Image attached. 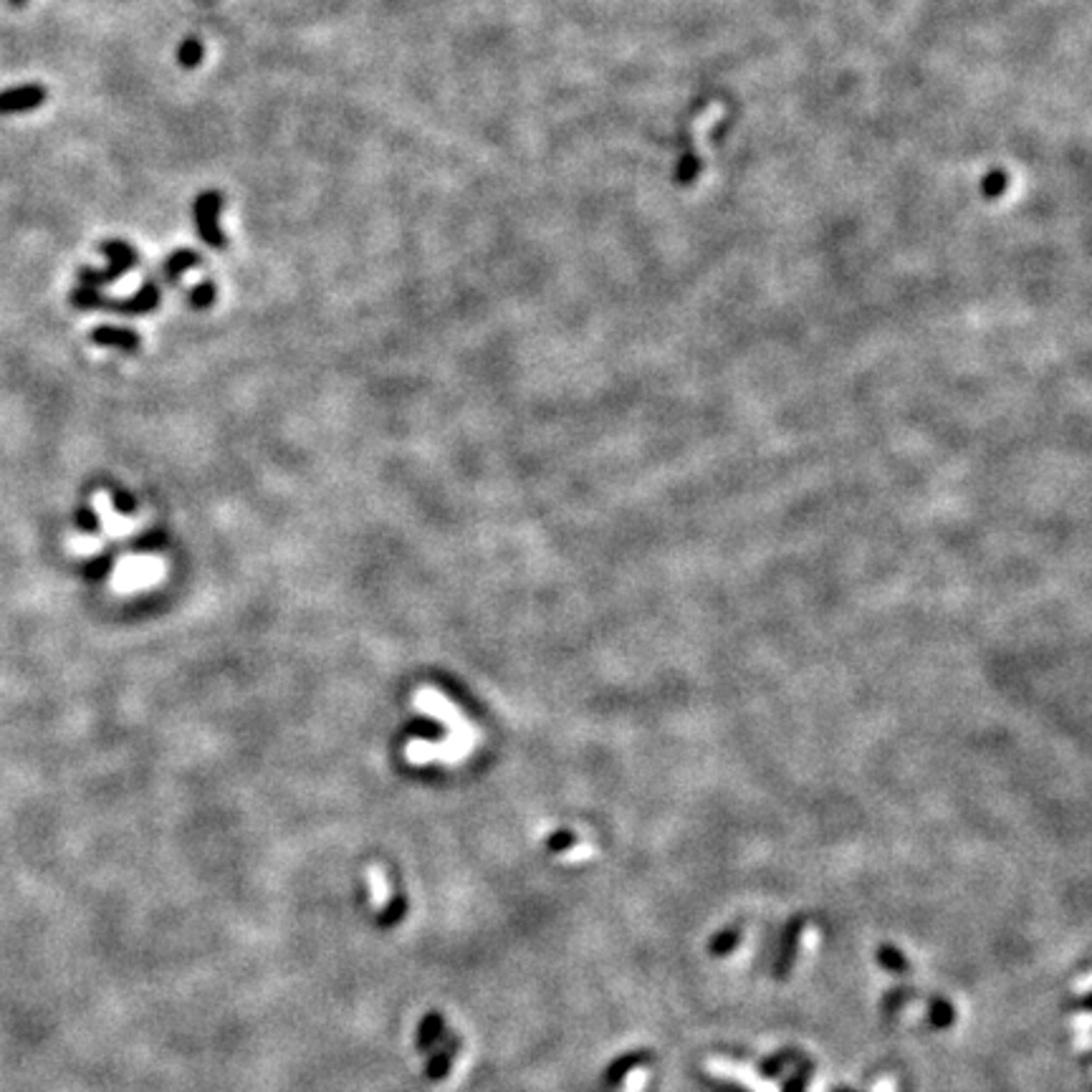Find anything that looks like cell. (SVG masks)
<instances>
[{
  "instance_id": "obj_1",
  "label": "cell",
  "mask_w": 1092,
  "mask_h": 1092,
  "mask_svg": "<svg viewBox=\"0 0 1092 1092\" xmlns=\"http://www.w3.org/2000/svg\"><path fill=\"white\" fill-rule=\"evenodd\" d=\"M99 251L109 258L107 268H89L84 266L76 274L81 286H92V289H102L107 283L122 278L124 274H130L132 268L137 266V251L127 243V240L109 238L99 243Z\"/></svg>"
},
{
  "instance_id": "obj_26",
  "label": "cell",
  "mask_w": 1092,
  "mask_h": 1092,
  "mask_svg": "<svg viewBox=\"0 0 1092 1092\" xmlns=\"http://www.w3.org/2000/svg\"><path fill=\"white\" fill-rule=\"evenodd\" d=\"M1090 981H1092L1090 974H1082V977H1080V981H1078V994H1082V997H1085L1087 991H1090Z\"/></svg>"
},
{
  "instance_id": "obj_29",
  "label": "cell",
  "mask_w": 1092,
  "mask_h": 1092,
  "mask_svg": "<svg viewBox=\"0 0 1092 1092\" xmlns=\"http://www.w3.org/2000/svg\"><path fill=\"white\" fill-rule=\"evenodd\" d=\"M837 1092H847V1090H837Z\"/></svg>"
},
{
  "instance_id": "obj_16",
  "label": "cell",
  "mask_w": 1092,
  "mask_h": 1092,
  "mask_svg": "<svg viewBox=\"0 0 1092 1092\" xmlns=\"http://www.w3.org/2000/svg\"><path fill=\"white\" fill-rule=\"evenodd\" d=\"M1090 1014L1087 1012H1080L1075 1020H1072V1027L1078 1029V1040H1075V1044H1078L1080 1052H1087L1090 1049Z\"/></svg>"
},
{
  "instance_id": "obj_4",
  "label": "cell",
  "mask_w": 1092,
  "mask_h": 1092,
  "mask_svg": "<svg viewBox=\"0 0 1092 1092\" xmlns=\"http://www.w3.org/2000/svg\"><path fill=\"white\" fill-rule=\"evenodd\" d=\"M706 1072H709L711 1078L733 1080V1082H741V1085L749 1087V1090H753V1087L761 1082L759 1075H756V1072H753L749 1064L733 1062V1060H721V1057H713V1060H709V1062H706Z\"/></svg>"
},
{
  "instance_id": "obj_28",
  "label": "cell",
  "mask_w": 1092,
  "mask_h": 1092,
  "mask_svg": "<svg viewBox=\"0 0 1092 1092\" xmlns=\"http://www.w3.org/2000/svg\"><path fill=\"white\" fill-rule=\"evenodd\" d=\"M8 3H10V6H13V8H21V6H26L29 0H8Z\"/></svg>"
},
{
  "instance_id": "obj_10",
  "label": "cell",
  "mask_w": 1092,
  "mask_h": 1092,
  "mask_svg": "<svg viewBox=\"0 0 1092 1092\" xmlns=\"http://www.w3.org/2000/svg\"><path fill=\"white\" fill-rule=\"evenodd\" d=\"M203 56H205V46L200 44V38L196 36L185 38L180 44V49H177V64H180L182 69H196V66L203 64Z\"/></svg>"
},
{
  "instance_id": "obj_14",
  "label": "cell",
  "mask_w": 1092,
  "mask_h": 1092,
  "mask_svg": "<svg viewBox=\"0 0 1092 1092\" xmlns=\"http://www.w3.org/2000/svg\"><path fill=\"white\" fill-rule=\"evenodd\" d=\"M956 1020L954 1014V1006L948 1004V1001H943V999H936L934 1004H931V1021H934L936 1027L938 1029H946L951 1027Z\"/></svg>"
},
{
  "instance_id": "obj_20",
  "label": "cell",
  "mask_w": 1092,
  "mask_h": 1092,
  "mask_svg": "<svg viewBox=\"0 0 1092 1092\" xmlns=\"http://www.w3.org/2000/svg\"><path fill=\"white\" fill-rule=\"evenodd\" d=\"M792 1060H794V1052H781V1055H776V1057H772V1060H767V1062H764V1067H761V1070H764V1075H767V1078H769V1075H779V1072L784 1070V1064L792 1062Z\"/></svg>"
},
{
  "instance_id": "obj_8",
  "label": "cell",
  "mask_w": 1092,
  "mask_h": 1092,
  "mask_svg": "<svg viewBox=\"0 0 1092 1092\" xmlns=\"http://www.w3.org/2000/svg\"><path fill=\"white\" fill-rule=\"evenodd\" d=\"M799 931H802V920H799V918L792 920V926L787 928V936H784V946H781V958H779V963H776V977H779V979L787 977L789 966H792V961H794L796 938H799Z\"/></svg>"
},
{
  "instance_id": "obj_9",
  "label": "cell",
  "mask_w": 1092,
  "mask_h": 1092,
  "mask_svg": "<svg viewBox=\"0 0 1092 1092\" xmlns=\"http://www.w3.org/2000/svg\"><path fill=\"white\" fill-rule=\"evenodd\" d=\"M72 306L73 309H84V312H89V309H102V306H107V299L102 297V291L99 289L76 283V289L72 291Z\"/></svg>"
},
{
  "instance_id": "obj_18",
  "label": "cell",
  "mask_w": 1092,
  "mask_h": 1092,
  "mask_svg": "<svg viewBox=\"0 0 1092 1092\" xmlns=\"http://www.w3.org/2000/svg\"><path fill=\"white\" fill-rule=\"evenodd\" d=\"M645 1082H648V1070L635 1067V1070H629L623 1078V1090L620 1092H640L645 1087Z\"/></svg>"
},
{
  "instance_id": "obj_25",
  "label": "cell",
  "mask_w": 1092,
  "mask_h": 1092,
  "mask_svg": "<svg viewBox=\"0 0 1092 1092\" xmlns=\"http://www.w3.org/2000/svg\"><path fill=\"white\" fill-rule=\"evenodd\" d=\"M589 855H592V847L582 845V847H577L574 853H567L565 857L567 860H582V857H589Z\"/></svg>"
},
{
  "instance_id": "obj_17",
  "label": "cell",
  "mask_w": 1092,
  "mask_h": 1092,
  "mask_svg": "<svg viewBox=\"0 0 1092 1092\" xmlns=\"http://www.w3.org/2000/svg\"><path fill=\"white\" fill-rule=\"evenodd\" d=\"M213 299H216V286L210 281H203L190 294V304L196 306V309H208L213 304Z\"/></svg>"
},
{
  "instance_id": "obj_5",
  "label": "cell",
  "mask_w": 1092,
  "mask_h": 1092,
  "mask_svg": "<svg viewBox=\"0 0 1092 1092\" xmlns=\"http://www.w3.org/2000/svg\"><path fill=\"white\" fill-rule=\"evenodd\" d=\"M159 304V286L155 281H147L142 289L127 301H107V309L122 314H147Z\"/></svg>"
},
{
  "instance_id": "obj_6",
  "label": "cell",
  "mask_w": 1092,
  "mask_h": 1092,
  "mask_svg": "<svg viewBox=\"0 0 1092 1092\" xmlns=\"http://www.w3.org/2000/svg\"><path fill=\"white\" fill-rule=\"evenodd\" d=\"M92 341L99 347H114L122 352H134L139 347L137 334L132 329H122V326H96L92 332Z\"/></svg>"
},
{
  "instance_id": "obj_12",
  "label": "cell",
  "mask_w": 1092,
  "mask_h": 1092,
  "mask_svg": "<svg viewBox=\"0 0 1092 1092\" xmlns=\"http://www.w3.org/2000/svg\"><path fill=\"white\" fill-rule=\"evenodd\" d=\"M741 940V931L738 928H726L724 934H718L716 938L711 940V954L713 956H726L738 946Z\"/></svg>"
},
{
  "instance_id": "obj_15",
  "label": "cell",
  "mask_w": 1092,
  "mask_h": 1092,
  "mask_svg": "<svg viewBox=\"0 0 1092 1092\" xmlns=\"http://www.w3.org/2000/svg\"><path fill=\"white\" fill-rule=\"evenodd\" d=\"M877 961L883 963L885 969H890V971L908 969V961H905L903 954H900L896 946H880V951H877Z\"/></svg>"
},
{
  "instance_id": "obj_23",
  "label": "cell",
  "mask_w": 1092,
  "mask_h": 1092,
  "mask_svg": "<svg viewBox=\"0 0 1092 1092\" xmlns=\"http://www.w3.org/2000/svg\"><path fill=\"white\" fill-rule=\"evenodd\" d=\"M572 842H574V834L559 833L549 839V850H554V853H562V850H567V847L572 845Z\"/></svg>"
},
{
  "instance_id": "obj_13",
  "label": "cell",
  "mask_w": 1092,
  "mask_h": 1092,
  "mask_svg": "<svg viewBox=\"0 0 1092 1092\" xmlns=\"http://www.w3.org/2000/svg\"><path fill=\"white\" fill-rule=\"evenodd\" d=\"M369 885H372V900H375V905L387 903V897H390V885H387V877H384L382 870L380 868L369 870Z\"/></svg>"
},
{
  "instance_id": "obj_22",
  "label": "cell",
  "mask_w": 1092,
  "mask_h": 1092,
  "mask_svg": "<svg viewBox=\"0 0 1092 1092\" xmlns=\"http://www.w3.org/2000/svg\"><path fill=\"white\" fill-rule=\"evenodd\" d=\"M76 524H79L81 531H96V516L89 508H81L76 514Z\"/></svg>"
},
{
  "instance_id": "obj_27",
  "label": "cell",
  "mask_w": 1092,
  "mask_h": 1092,
  "mask_svg": "<svg viewBox=\"0 0 1092 1092\" xmlns=\"http://www.w3.org/2000/svg\"><path fill=\"white\" fill-rule=\"evenodd\" d=\"M752 1092H779V1087H776L774 1082H769V1080H761L759 1085L753 1087Z\"/></svg>"
},
{
  "instance_id": "obj_24",
  "label": "cell",
  "mask_w": 1092,
  "mask_h": 1092,
  "mask_svg": "<svg viewBox=\"0 0 1092 1092\" xmlns=\"http://www.w3.org/2000/svg\"><path fill=\"white\" fill-rule=\"evenodd\" d=\"M873 1092H896V1080L893 1078L877 1080L876 1087H873Z\"/></svg>"
},
{
  "instance_id": "obj_11",
  "label": "cell",
  "mask_w": 1092,
  "mask_h": 1092,
  "mask_svg": "<svg viewBox=\"0 0 1092 1092\" xmlns=\"http://www.w3.org/2000/svg\"><path fill=\"white\" fill-rule=\"evenodd\" d=\"M645 1060H648V1052H643V1049H640V1052H629V1055L620 1057V1060H617V1062L608 1070V1082H620V1080H623L629 1070H635L637 1064L645 1062Z\"/></svg>"
},
{
  "instance_id": "obj_19",
  "label": "cell",
  "mask_w": 1092,
  "mask_h": 1092,
  "mask_svg": "<svg viewBox=\"0 0 1092 1092\" xmlns=\"http://www.w3.org/2000/svg\"><path fill=\"white\" fill-rule=\"evenodd\" d=\"M812 1078V1064H802L799 1067V1072H796L794 1078L789 1080L787 1087H784V1092H804V1087H807V1082H810Z\"/></svg>"
},
{
  "instance_id": "obj_2",
  "label": "cell",
  "mask_w": 1092,
  "mask_h": 1092,
  "mask_svg": "<svg viewBox=\"0 0 1092 1092\" xmlns=\"http://www.w3.org/2000/svg\"><path fill=\"white\" fill-rule=\"evenodd\" d=\"M220 210H223V196H220L217 190H205V193H200V196L196 197V205H193V217H196L197 236H200V240H203L205 246L216 248V251L228 246L223 225H220Z\"/></svg>"
},
{
  "instance_id": "obj_7",
  "label": "cell",
  "mask_w": 1092,
  "mask_h": 1092,
  "mask_svg": "<svg viewBox=\"0 0 1092 1092\" xmlns=\"http://www.w3.org/2000/svg\"><path fill=\"white\" fill-rule=\"evenodd\" d=\"M197 263H200V256H197L196 251L180 248V251H175V254L162 263V274H165L167 281L175 283L182 274H188L190 268H196Z\"/></svg>"
},
{
  "instance_id": "obj_3",
  "label": "cell",
  "mask_w": 1092,
  "mask_h": 1092,
  "mask_svg": "<svg viewBox=\"0 0 1092 1092\" xmlns=\"http://www.w3.org/2000/svg\"><path fill=\"white\" fill-rule=\"evenodd\" d=\"M49 99V92L41 84H23V87H13L0 92V114H23V112H33Z\"/></svg>"
},
{
  "instance_id": "obj_21",
  "label": "cell",
  "mask_w": 1092,
  "mask_h": 1092,
  "mask_svg": "<svg viewBox=\"0 0 1092 1092\" xmlns=\"http://www.w3.org/2000/svg\"><path fill=\"white\" fill-rule=\"evenodd\" d=\"M799 938H802V951H804V954H812V951L817 948V940H819L817 928H814V926H802V931H799Z\"/></svg>"
}]
</instances>
